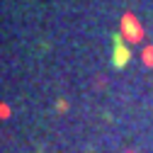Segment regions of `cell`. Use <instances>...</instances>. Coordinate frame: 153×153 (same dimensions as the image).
<instances>
[{"mask_svg": "<svg viewBox=\"0 0 153 153\" xmlns=\"http://www.w3.org/2000/svg\"><path fill=\"white\" fill-rule=\"evenodd\" d=\"M114 42H117V49H114V51H117V53H114V63H117V66H124V61H129V51L124 49V44H122L119 36H114Z\"/></svg>", "mask_w": 153, "mask_h": 153, "instance_id": "6da1fadb", "label": "cell"}]
</instances>
